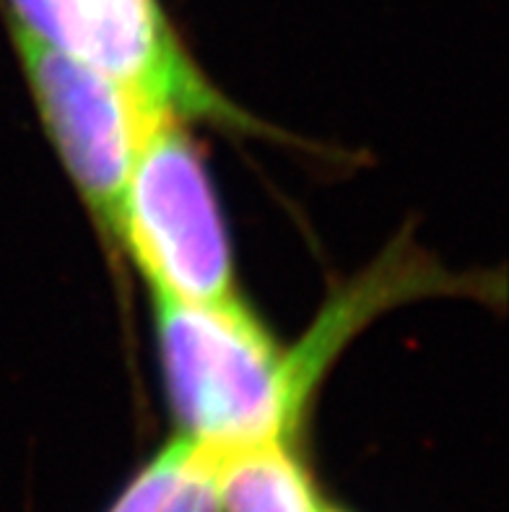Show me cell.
<instances>
[{
	"label": "cell",
	"instance_id": "obj_1",
	"mask_svg": "<svg viewBox=\"0 0 509 512\" xmlns=\"http://www.w3.org/2000/svg\"><path fill=\"white\" fill-rule=\"evenodd\" d=\"M156 346L180 435L216 453L291 445L323 375L281 346L242 299L182 302L154 294Z\"/></svg>",
	"mask_w": 509,
	"mask_h": 512
},
{
	"label": "cell",
	"instance_id": "obj_2",
	"mask_svg": "<svg viewBox=\"0 0 509 512\" xmlns=\"http://www.w3.org/2000/svg\"><path fill=\"white\" fill-rule=\"evenodd\" d=\"M182 120L162 110L143 138L125 188L120 250L159 297L234 302L242 297L224 214Z\"/></svg>",
	"mask_w": 509,
	"mask_h": 512
},
{
	"label": "cell",
	"instance_id": "obj_3",
	"mask_svg": "<svg viewBox=\"0 0 509 512\" xmlns=\"http://www.w3.org/2000/svg\"><path fill=\"white\" fill-rule=\"evenodd\" d=\"M8 24L107 73L159 110L255 128L182 45L162 0H6Z\"/></svg>",
	"mask_w": 509,
	"mask_h": 512
},
{
	"label": "cell",
	"instance_id": "obj_4",
	"mask_svg": "<svg viewBox=\"0 0 509 512\" xmlns=\"http://www.w3.org/2000/svg\"><path fill=\"white\" fill-rule=\"evenodd\" d=\"M47 136L99 232L120 247V214L138 149L159 107L107 73L8 24Z\"/></svg>",
	"mask_w": 509,
	"mask_h": 512
},
{
	"label": "cell",
	"instance_id": "obj_5",
	"mask_svg": "<svg viewBox=\"0 0 509 512\" xmlns=\"http://www.w3.org/2000/svg\"><path fill=\"white\" fill-rule=\"evenodd\" d=\"M221 453L177 435L130 479L107 512H221Z\"/></svg>",
	"mask_w": 509,
	"mask_h": 512
},
{
	"label": "cell",
	"instance_id": "obj_6",
	"mask_svg": "<svg viewBox=\"0 0 509 512\" xmlns=\"http://www.w3.org/2000/svg\"><path fill=\"white\" fill-rule=\"evenodd\" d=\"M221 512H325L291 445L221 453Z\"/></svg>",
	"mask_w": 509,
	"mask_h": 512
},
{
	"label": "cell",
	"instance_id": "obj_7",
	"mask_svg": "<svg viewBox=\"0 0 509 512\" xmlns=\"http://www.w3.org/2000/svg\"><path fill=\"white\" fill-rule=\"evenodd\" d=\"M325 512H338V510H333V507H328V510H325Z\"/></svg>",
	"mask_w": 509,
	"mask_h": 512
}]
</instances>
